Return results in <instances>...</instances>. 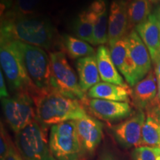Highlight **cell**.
<instances>
[{
  "label": "cell",
  "instance_id": "cell-23",
  "mask_svg": "<svg viewBox=\"0 0 160 160\" xmlns=\"http://www.w3.org/2000/svg\"><path fill=\"white\" fill-rule=\"evenodd\" d=\"M73 30L79 39L93 45V24L87 9L82 11L78 16Z\"/></svg>",
  "mask_w": 160,
  "mask_h": 160
},
{
  "label": "cell",
  "instance_id": "cell-17",
  "mask_svg": "<svg viewBox=\"0 0 160 160\" xmlns=\"http://www.w3.org/2000/svg\"><path fill=\"white\" fill-rule=\"evenodd\" d=\"M110 53L118 71L131 87L136 85L134 70L129 55L126 37L110 47Z\"/></svg>",
  "mask_w": 160,
  "mask_h": 160
},
{
  "label": "cell",
  "instance_id": "cell-15",
  "mask_svg": "<svg viewBox=\"0 0 160 160\" xmlns=\"http://www.w3.org/2000/svg\"><path fill=\"white\" fill-rule=\"evenodd\" d=\"M136 31L148 50L152 62L154 63L160 57V32L158 19L154 13L136 26Z\"/></svg>",
  "mask_w": 160,
  "mask_h": 160
},
{
  "label": "cell",
  "instance_id": "cell-7",
  "mask_svg": "<svg viewBox=\"0 0 160 160\" xmlns=\"http://www.w3.org/2000/svg\"><path fill=\"white\" fill-rule=\"evenodd\" d=\"M49 146L57 160H81L83 157L75 121L51 126Z\"/></svg>",
  "mask_w": 160,
  "mask_h": 160
},
{
  "label": "cell",
  "instance_id": "cell-3",
  "mask_svg": "<svg viewBox=\"0 0 160 160\" xmlns=\"http://www.w3.org/2000/svg\"><path fill=\"white\" fill-rule=\"evenodd\" d=\"M19 51L25 71L38 90L51 89V68L50 56L42 48L13 41Z\"/></svg>",
  "mask_w": 160,
  "mask_h": 160
},
{
  "label": "cell",
  "instance_id": "cell-8",
  "mask_svg": "<svg viewBox=\"0 0 160 160\" xmlns=\"http://www.w3.org/2000/svg\"><path fill=\"white\" fill-rule=\"evenodd\" d=\"M1 99L6 121L16 133L37 120L34 101L30 93L19 92L14 97Z\"/></svg>",
  "mask_w": 160,
  "mask_h": 160
},
{
  "label": "cell",
  "instance_id": "cell-4",
  "mask_svg": "<svg viewBox=\"0 0 160 160\" xmlns=\"http://www.w3.org/2000/svg\"><path fill=\"white\" fill-rule=\"evenodd\" d=\"M0 62L10 85L17 93L25 92L32 97L38 91L28 76L21 56L13 41L1 39Z\"/></svg>",
  "mask_w": 160,
  "mask_h": 160
},
{
  "label": "cell",
  "instance_id": "cell-25",
  "mask_svg": "<svg viewBox=\"0 0 160 160\" xmlns=\"http://www.w3.org/2000/svg\"><path fill=\"white\" fill-rule=\"evenodd\" d=\"M40 3L41 0H16L11 11L19 16H34Z\"/></svg>",
  "mask_w": 160,
  "mask_h": 160
},
{
  "label": "cell",
  "instance_id": "cell-22",
  "mask_svg": "<svg viewBox=\"0 0 160 160\" xmlns=\"http://www.w3.org/2000/svg\"><path fill=\"white\" fill-rule=\"evenodd\" d=\"M151 2L149 0H131L128 5L130 28L145 22L151 14Z\"/></svg>",
  "mask_w": 160,
  "mask_h": 160
},
{
  "label": "cell",
  "instance_id": "cell-24",
  "mask_svg": "<svg viewBox=\"0 0 160 160\" xmlns=\"http://www.w3.org/2000/svg\"><path fill=\"white\" fill-rule=\"evenodd\" d=\"M142 145L160 148V124L151 116H147L143 125Z\"/></svg>",
  "mask_w": 160,
  "mask_h": 160
},
{
  "label": "cell",
  "instance_id": "cell-30",
  "mask_svg": "<svg viewBox=\"0 0 160 160\" xmlns=\"http://www.w3.org/2000/svg\"><path fill=\"white\" fill-rule=\"evenodd\" d=\"M148 112V116L153 117L160 124V104H158L152 108L149 109Z\"/></svg>",
  "mask_w": 160,
  "mask_h": 160
},
{
  "label": "cell",
  "instance_id": "cell-29",
  "mask_svg": "<svg viewBox=\"0 0 160 160\" xmlns=\"http://www.w3.org/2000/svg\"><path fill=\"white\" fill-rule=\"evenodd\" d=\"M0 96H1V99L10 97L7 88H6L5 81V79H4L2 71H0Z\"/></svg>",
  "mask_w": 160,
  "mask_h": 160
},
{
  "label": "cell",
  "instance_id": "cell-21",
  "mask_svg": "<svg viewBox=\"0 0 160 160\" xmlns=\"http://www.w3.org/2000/svg\"><path fill=\"white\" fill-rule=\"evenodd\" d=\"M64 47L68 55L73 59L96 55L94 49L88 42L70 35L64 37Z\"/></svg>",
  "mask_w": 160,
  "mask_h": 160
},
{
  "label": "cell",
  "instance_id": "cell-18",
  "mask_svg": "<svg viewBox=\"0 0 160 160\" xmlns=\"http://www.w3.org/2000/svg\"><path fill=\"white\" fill-rule=\"evenodd\" d=\"M96 57L100 78L103 82L128 87L119 73V71L111 59L110 50L106 46L101 45L98 48Z\"/></svg>",
  "mask_w": 160,
  "mask_h": 160
},
{
  "label": "cell",
  "instance_id": "cell-16",
  "mask_svg": "<svg viewBox=\"0 0 160 160\" xmlns=\"http://www.w3.org/2000/svg\"><path fill=\"white\" fill-rule=\"evenodd\" d=\"M87 10L93 24V45H105L108 41V19L105 0H94Z\"/></svg>",
  "mask_w": 160,
  "mask_h": 160
},
{
  "label": "cell",
  "instance_id": "cell-33",
  "mask_svg": "<svg viewBox=\"0 0 160 160\" xmlns=\"http://www.w3.org/2000/svg\"><path fill=\"white\" fill-rule=\"evenodd\" d=\"M12 2H13V0H2L1 7H3V10L5 9V8H9L11 7Z\"/></svg>",
  "mask_w": 160,
  "mask_h": 160
},
{
  "label": "cell",
  "instance_id": "cell-14",
  "mask_svg": "<svg viewBox=\"0 0 160 160\" xmlns=\"http://www.w3.org/2000/svg\"><path fill=\"white\" fill-rule=\"evenodd\" d=\"M157 77L151 70L143 79L133 86L131 97L139 110L148 111L159 104L157 101Z\"/></svg>",
  "mask_w": 160,
  "mask_h": 160
},
{
  "label": "cell",
  "instance_id": "cell-5",
  "mask_svg": "<svg viewBox=\"0 0 160 160\" xmlns=\"http://www.w3.org/2000/svg\"><path fill=\"white\" fill-rule=\"evenodd\" d=\"M46 130L35 120L16 133V147L24 160H57L50 148Z\"/></svg>",
  "mask_w": 160,
  "mask_h": 160
},
{
  "label": "cell",
  "instance_id": "cell-11",
  "mask_svg": "<svg viewBox=\"0 0 160 160\" xmlns=\"http://www.w3.org/2000/svg\"><path fill=\"white\" fill-rule=\"evenodd\" d=\"M75 122L83 154H93L102 139V123L89 115Z\"/></svg>",
  "mask_w": 160,
  "mask_h": 160
},
{
  "label": "cell",
  "instance_id": "cell-1",
  "mask_svg": "<svg viewBox=\"0 0 160 160\" xmlns=\"http://www.w3.org/2000/svg\"><path fill=\"white\" fill-rule=\"evenodd\" d=\"M54 35L51 24L37 16H19L11 10L2 16L1 39L49 49L54 42Z\"/></svg>",
  "mask_w": 160,
  "mask_h": 160
},
{
  "label": "cell",
  "instance_id": "cell-9",
  "mask_svg": "<svg viewBox=\"0 0 160 160\" xmlns=\"http://www.w3.org/2000/svg\"><path fill=\"white\" fill-rule=\"evenodd\" d=\"M145 120V113L142 110H139L122 122L112 126V134L124 148H136L142 146V128Z\"/></svg>",
  "mask_w": 160,
  "mask_h": 160
},
{
  "label": "cell",
  "instance_id": "cell-13",
  "mask_svg": "<svg viewBox=\"0 0 160 160\" xmlns=\"http://www.w3.org/2000/svg\"><path fill=\"white\" fill-rule=\"evenodd\" d=\"M129 28L128 4L122 0H113L110 8L108 28V42L110 47L125 38Z\"/></svg>",
  "mask_w": 160,
  "mask_h": 160
},
{
  "label": "cell",
  "instance_id": "cell-2",
  "mask_svg": "<svg viewBox=\"0 0 160 160\" xmlns=\"http://www.w3.org/2000/svg\"><path fill=\"white\" fill-rule=\"evenodd\" d=\"M37 120L48 128L68 121H77L88 114L79 100L65 97L53 89L38 90L32 96Z\"/></svg>",
  "mask_w": 160,
  "mask_h": 160
},
{
  "label": "cell",
  "instance_id": "cell-19",
  "mask_svg": "<svg viewBox=\"0 0 160 160\" xmlns=\"http://www.w3.org/2000/svg\"><path fill=\"white\" fill-rule=\"evenodd\" d=\"M132 90L105 82H100L88 91V97L91 99L111 100L116 102H129Z\"/></svg>",
  "mask_w": 160,
  "mask_h": 160
},
{
  "label": "cell",
  "instance_id": "cell-32",
  "mask_svg": "<svg viewBox=\"0 0 160 160\" xmlns=\"http://www.w3.org/2000/svg\"><path fill=\"white\" fill-rule=\"evenodd\" d=\"M154 69H155V74L157 77V79L160 78V57L157 59V61L154 63Z\"/></svg>",
  "mask_w": 160,
  "mask_h": 160
},
{
  "label": "cell",
  "instance_id": "cell-28",
  "mask_svg": "<svg viewBox=\"0 0 160 160\" xmlns=\"http://www.w3.org/2000/svg\"><path fill=\"white\" fill-rule=\"evenodd\" d=\"M5 160H24L13 142L11 144L8 155L6 157Z\"/></svg>",
  "mask_w": 160,
  "mask_h": 160
},
{
  "label": "cell",
  "instance_id": "cell-10",
  "mask_svg": "<svg viewBox=\"0 0 160 160\" xmlns=\"http://www.w3.org/2000/svg\"><path fill=\"white\" fill-rule=\"evenodd\" d=\"M126 39L137 84L151 71L152 60L148 50L137 31L132 30L126 36Z\"/></svg>",
  "mask_w": 160,
  "mask_h": 160
},
{
  "label": "cell",
  "instance_id": "cell-36",
  "mask_svg": "<svg viewBox=\"0 0 160 160\" xmlns=\"http://www.w3.org/2000/svg\"><path fill=\"white\" fill-rule=\"evenodd\" d=\"M150 2H151V3H157L159 2H160V0H149Z\"/></svg>",
  "mask_w": 160,
  "mask_h": 160
},
{
  "label": "cell",
  "instance_id": "cell-20",
  "mask_svg": "<svg viewBox=\"0 0 160 160\" xmlns=\"http://www.w3.org/2000/svg\"><path fill=\"white\" fill-rule=\"evenodd\" d=\"M80 87L84 93L100 82L99 69L96 55L79 59L76 62Z\"/></svg>",
  "mask_w": 160,
  "mask_h": 160
},
{
  "label": "cell",
  "instance_id": "cell-12",
  "mask_svg": "<svg viewBox=\"0 0 160 160\" xmlns=\"http://www.w3.org/2000/svg\"><path fill=\"white\" fill-rule=\"evenodd\" d=\"M87 105L96 117L106 122L119 121L132 114V108L128 102L90 99Z\"/></svg>",
  "mask_w": 160,
  "mask_h": 160
},
{
  "label": "cell",
  "instance_id": "cell-6",
  "mask_svg": "<svg viewBox=\"0 0 160 160\" xmlns=\"http://www.w3.org/2000/svg\"><path fill=\"white\" fill-rule=\"evenodd\" d=\"M51 68V89L71 99H86L85 93L80 87L75 71L68 63L65 53L62 51L50 53Z\"/></svg>",
  "mask_w": 160,
  "mask_h": 160
},
{
  "label": "cell",
  "instance_id": "cell-34",
  "mask_svg": "<svg viewBox=\"0 0 160 160\" xmlns=\"http://www.w3.org/2000/svg\"><path fill=\"white\" fill-rule=\"evenodd\" d=\"M157 79V101L160 104V78Z\"/></svg>",
  "mask_w": 160,
  "mask_h": 160
},
{
  "label": "cell",
  "instance_id": "cell-31",
  "mask_svg": "<svg viewBox=\"0 0 160 160\" xmlns=\"http://www.w3.org/2000/svg\"><path fill=\"white\" fill-rule=\"evenodd\" d=\"M98 160H117V159L111 152L104 151L100 154Z\"/></svg>",
  "mask_w": 160,
  "mask_h": 160
},
{
  "label": "cell",
  "instance_id": "cell-27",
  "mask_svg": "<svg viewBox=\"0 0 160 160\" xmlns=\"http://www.w3.org/2000/svg\"><path fill=\"white\" fill-rule=\"evenodd\" d=\"M12 144L11 138L1 123V135H0V160H5L8 155L10 148Z\"/></svg>",
  "mask_w": 160,
  "mask_h": 160
},
{
  "label": "cell",
  "instance_id": "cell-35",
  "mask_svg": "<svg viewBox=\"0 0 160 160\" xmlns=\"http://www.w3.org/2000/svg\"><path fill=\"white\" fill-rule=\"evenodd\" d=\"M154 14L157 17V19H158V22H159V32H160V8L156 10V11L154 12Z\"/></svg>",
  "mask_w": 160,
  "mask_h": 160
},
{
  "label": "cell",
  "instance_id": "cell-26",
  "mask_svg": "<svg viewBox=\"0 0 160 160\" xmlns=\"http://www.w3.org/2000/svg\"><path fill=\"white\" fill-rule=\"evenodd\" d=\"M133 160H160V148L142 145L132 152Z\"/></svg>",
  "mask_w": 160,
  "mask_h": 160
}]
</instances>
